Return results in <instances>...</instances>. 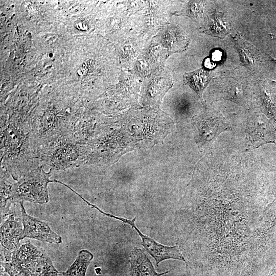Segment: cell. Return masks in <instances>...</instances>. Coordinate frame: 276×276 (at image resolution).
I'll return each mask as SVG.
<instances>
[{
  "label": "cell",
  "mask_w": 276,
  "mask_h": 276,
  "mask_svg": "<svg viewBox=\"0 0 276 276\" xmlns=\"http://www.w3.org/2000/svg\"><path fill=\"white\" fill-rule=\"evenodd\" d=\"M33 119L2 116L1 170L17 181L39 165L32 141Z\"/></svg>",
  "instance_id": "cell-1"
},
{
  "label": "cell",
  "mask_w": 276,
  "mask_h": 276,
  "mask_svg": "<svg viewBox=\"0 0 276 276\" xmlns=\"http://www.w3.org/2000/svg\"><path fill=\"white\" fill-rule=\"evenodd\" d=\"M118 119L136 149L150 148L162 142L175 127L173 121L159 107L131 109L118 115Z\"/></svg>",
  "instance_id": "cell-2"
},
{
  "label": "cell",
  "mask_w": 276,
  "mask_h": 276,
  "mask_svg": "<svg viewBox=\"0 0 276 276\" xmlns=\"http://www.w3.org/2000/svg\"><path fill=\"white\" fill-rule=\"evenodd\" d=\"M88 148L71 134L61 136L41 147L37 159L39 165L52 171L64 170L87 164Z\"/></svg>",
  "instance_id": "cell-3"
},
{
  "label": "cell",
  "mask_w": 276,
  "mask_h": 276,
  "mask_svg": "<svg viewBox=\"0 0 276 276\" xmlns=\"http://www.w3.org/2000/svg\"><path fill=\"white\" fill-rule=\"evenodd\" d=\"M87 145V165H111L125 153L136 149L121 126L117 116H112L107 128Z\"/></svg>",
  "instance_id": "cell-4"
},
{
  "label": "cell",
  "mask_w": 276,
  "mask_h": 276,
  "mask_svg": "<svg viewBox=\"0 0 276 276\" xmlns=\"http://www.w3.org/2000/svg\"><path fill=\"white\" fill-rule=\"evenodd\" d=\"M131 17L133 31L150 41L162 28L168 22L171 1H125Z\"/></svg>",
  "instance_id": "cell-5"
},
{
  "label": "cell",
  "mask_w": 276,
  "mask_h": 276,
  "mask_svg": "<svg viewBox=\"0 0 276 276\" xmlns=\"http://www.w3.org/2000/svg\"><path fill=\"white\" fill-rule=\"evenodd\" d=\"M44 167L39 166L12 184L11 204H20L24 201L44 204L49 201L47 186L53 171L50 170L46 172Z\"/></svg>",
  "instance_id": "cell-6"
},
{
  "label": "cell",
  "mask_w": 276,
  "mask_h": 276,
  "mask_svg": "<svg viewBox=\"0 0 276 276\" xmlns=\"http://www.w3.org/2000/svg\"><path fill=\"white\" fill-rule=\"evenodd\" d=\"M119 83L108 94L101 104L103 110L112 116L121 114L130 109L142 107L139 102L140 80L128 71H123Z\"/></svg>",
  "instance_id": "cell-7"
},
{
  "label": "cell",
  "mask_w": 276,
  "mask_h": 276,
  "mask_svg": "<svg viewBox=\"0 0 276 276\" xmlns=\"http://www.w3.org/2000/svg\"><path fill=\"white\" fill-rule=\"evenodd\" d=\"M170 73L164 66L141 81L140 100L146 107H159L162 100L172 86Z\"/></svg>",
  "instance_id": "cell-8"
},
{
  "label": "cell",
  "mask_w": 276,
  "mask_h": 276,
  "mask_svg": "<svg viewBox=\"0 0 276 276\" xmlns=\"http://www.w3.org/2000/svg\"><path fill=\"white\" fill-rule=\"evenodd\" d=\"M192 125L195 140L200 146L213 142L221 132L230 129L229 123L224 117L212 110L193 117Z\"/></svg>",
  "instance_id": "cell-9"
},
{
  "label": "cell",
  "mask_w": 276,
  "mask_h": 276,
  "mask_svg": "<svg viewBox=\"0 0 276 276\" xmlns=\"http://www.w3.org/2000/svg\"><path fill=\"white\" fill-rule=\"evenodd\" d=\"M169 55L168 51L153 37L128 71L138 80L142 81L163 67L166 59Z\"/></svg>",
  "instance_id": "cell-10"
},
{
  "label": "cell",
  "mask_w": 276,
  "mask_h": 276,
  "mask_svg": "<svg viewBox=\"0 0 276 276\" xmlns=\"http://www.w3.org/2000/svg\"><path fill=\"white\" fill-rule=\"evenodd\" d=\"M45 253L28 241L13 252L10 262H1V267L10 276H30L29 269Z\"/></svg>",
  "instance_id": "cell-11"
},
{
  "label": "cell",
  "mask_w": 276,
  "mask_h": 276,
  "mask_svg": "<svg viewBox=\"0 0 276 276\" xmlns=\"http://www.w3.org/2000/svg\"><path fill=\"white\" fill-rule=\"evenodd\" d=\"M111 117L99 113L83 115L78 118L71 132L79 142L88 145L99 136L109 125Z\"/></svg>",
  "instance_id": "cell-12"
},
{
  "label": "cell",
  "mask_w": 276,
  "mask_h": 276,
  "mask_svg": "<svg viewBox=\"0 0 276 276\" xmlns=\"http://www.w3.org/2000/svg\"><path fill=\"white\" fill-rule=\"evenodd\" d=\"M99 211L107 216L115 218L124 223L128 224L133 228L141 237L142 241V245L144 249L155 259L157 266H158L160 262L170 259L181 260L187 264L186 261L177 245L169 246L161 244L153 238L141 233L135 224L136 217H134L132 220H129L107 214L101 211V210H99Z\"/></svg>",
  "instance_id": "cell-13"
},
{
  "label": "cell",
  "mask_w": 276,
  "mask_h": 276,
  "mask_svg": "<svg viewBox=\"0 0 276 276\" xmlns=\"http://www.w3.org/2000/svg\"><path fill=\"white\" fill-rule=\"evenodd\" d=\"M21 216L11 213L1 226V262L9 263L12 255L20 247V238L22 232Z\"/></svg>",
  "instance_id": "cell-14"
},
{
  "label": "cell",
  "mask_w": 276,
  "mask_h": 276,
  "mask_svg": "<svg viewBox=\"0 0 276 276\" xmlns=\"http://www.w3.org/2000/svg\"><path fill=\"white\" fill-rule=\"evenodd\" d=\"M20 205L24 227L20 240L29 238L43 242L61 243V237L53 232L47 223L29 215L26 212L23 202L20 203Z\"/></svg>",
  "instance_id": "cell-15"
},
{
  "label": "cell",
  "mask_w": 276,
  "mask_h": 276,
  "mask_svg": "<svg viewBox=\"0 0 276 276\" xmlns=\"http://www.w3.org/2000/svg\"><path fill=\"white\" fill-rule=\"evenodd\" d=\"M150 42L133 30L126 39L117 44L120 66L125 71L130 70L134 61Z\"/></svg>",
  "instance_id": "cell-16"
},
{
  "label": "cell",
  "mask_w": 276,
  "mask_h": 276,
  "mask_svg": "<svg viewBox=\"0 0 276 276\" xmlns=\"http://www.w3.org/2000/svg\"><path fill=\"white\" fill-rule=\"evenodd\" d=\"M273 128L266 119L258 114L249 118L246 128V141L249 147L255 148L273 141Z\"/></svg>",
  "instance_id": "cell-17"
},
{
  "label": "cell",
  "mask_w": 276,
  "mask_h": 276,
  "mask_svg": "<svg viewBox=\"0 0 276 276\" xmlns=\"http://www.w3.org/2000/svg\"><path fill=\"white\" fill-rule=\"evenodd\" d=\"M153 37L170 55L184 50L188 44L184 33L179 28L168 23Z\"/></svg>",
  "instance_id": "cell-18"
},
{
  "label": "cell",
  "mask_w": 276,
  "mask_h": 276,
  "mask_svg": "<svg viewBox=\"0 0 276 276\" xmlns=\"http://www.w3.org/2000/svg\"><path fill=\"white\" fill-rule=\"evenodd\" d=\"M237 72H229L222 75L220 78L221 90L224 98L232 100L240 104H244L246 86L245 81L241 80V76H237Z\"/></svg>",
  "instance_id": "cell-19"
},
{
  "label": "cell",
  "mask_w": 276,
  "mask_h": 276,
  "mask_svg": "<svg viewBox=\"0 0 276 276\" xmlns=\"http://www.w3.org/2000/svg\"><path fill=\"white\" fill-rule=\"evenodd\" d=\"M130 276H162L169 271L157 273L143 250L135 247L130 254Z\"/></svg>",
  "instance_id": "cell-20"
},
{
  "label": "cell",
  "mask_w": 276,
  "mask_h": 276,
  "mask_svg": "<svg viewBox=\"0 0 276 276\" xmlns=\"http://www.w3.org/2000/svg\"><path fill=\"white\" fill-rule=\"evenodd\" d=\"M234 40L242 64L251 70L257 68L260 61V56L256 48L243 39L239 35H236Z\"/></svg>",
  "instance_id": "cell-21"
},
{
  "label": "cell",
  "mask_w": 276,
  "mask_h": 276,
  "mask_svg": "<svg viewBox=\"0 0 276 276\" xmlns=\"http://www.w3.org/2000/svg\"><path fill=\"white\" fill-rule=\"evenodd\" d=\"M183 78L184 83L193 88L202 99L203 92L210 81V72L201 68L185 73Z\"/></svg>",
  "instance_id": "cell-22"
},
{
  "label": "cell",
  "mask_w": 276,
  "mask_h": 276,
  "mask_svg": "<svg viewBox=\"0 0 276 276\" xmlns=\"http://www.w3.org/2000/svg\"><path fill=\"white\" fill-rule=\"evenodd\" d=\"M10 175L1 170V223L5 220V217L11 214V191L13 183L9 181Z\"/></svg>",
  "instance_id": "cell-23"
},
{
  "label": "cell",
  "mask_w": 276,
  "mask_h": 276,
  "mask_svg": "<svg viewBox=\"0 0 276 276\" xmlns=\"http://www.w3.org/2000/svg\"><path fill=\"white\" fill-rule=\"evenodd\" d=\"M93 259V255L90 251L80 250L74 262L65 272L62 273V276H85L87 267Z\"/></svg>",
  "instance_id": "cell-24"
},
{
  "label": "cell",
  "mask_w": 276,
  "mask_h": 276,
  "mask_svg": "<svg viewBox=\"0 0 276 276\" xmlns=\"http://www.w3.org/2000/svg\"><path fill=\"white\" fill-rule=\"evenodd\" d=\"M203 32L218 37L225 36L229 32V26L225 22L223 15L217 11L209 17L208 22L203 27Z\"/></svg>",
  "instance_id": "cell-25"
},
{
  "label": "cell",
  "mask_w": 276,
  "mask_h": 276,
  "mask_svg": "<svg viewBox=\"0 0 276 276\" xmlns=\"http://www.w3.org/2000/svg\"><path fill=\"white\" fill-rule=\"evenodd\" d=\"M205 7L204 1H188L185 3L181 10L175 12L172 14L187 15L195 21H200L205 17Z\"/></svg>",
  "instance_id": "cell-26"
},
{
  "label": "cell",
  "mask_w": 276,
  "mask_h": 276,
  "mask_svg": "<svg viewBox=\"0 0 276 276\" xmlns=\"http://www.w3.org/2000/svg\"><path fill=\"white\" fill-rule=\"evenodd\" d=\"M30 276H58L59 272L45 253L29 269Z\"/></svg>",
  "instance_id": "cell-27"
},
{
  "label": "cell",
  "mask_w": 276,
  "mask_h": 276,
  "mask_svg": "<svg viewBox=\"0 0 276 276\" xmlns=\"http://www.w3.org/2000/svg\"><path fill=\"white\" fill-rule=\"evenodd\" d=\"M268 276H276V263L272 267Z\"/></svg>",
  "instance_id": "cell-28"
},
{
  "label": "cell",
  "mask_w": 276,
  "mask_h": 276,
  "mask_svg": "<svg viewBox=\"0 0 276 276\" xmlns=\"http://www.w3.org/2000/svg\"><path fill=\"white\" fill-rule=\"evenodd\" d=\"M1 276H10V275L8 273L5 272L4 270H2V269H1Z\"/></svg>",
  "instance_id": "cell-29"
}]
</instances>
